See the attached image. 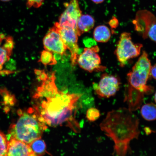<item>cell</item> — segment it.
Masks as SVG:
<instances>
[{"label": "cell", "mask_w": 156, "mask_h": 156, "mask_svg": "<svg viewBox=\"0 0 156 156\" xmlns=\"http://www.w3.org/2000/svg\"><path fill=\"white\" fill-rule=\"evenodd\" d=\"M139 126L137 117L126 108L109 112L100 125L102 131L114 142L116 156H126L130 151V142L139 136Z\"/></svg>", "instance_id": "cell-1"}, {"label": "cell", "mask_w": 156, "mask_h": 156, "mask_svg": "<svg viewBox=\"0 0 156 156\" xmlns=\"http://www.w3.org/2000/svg\"><path fill=\"white\" fill-rule=\"evenodd\" d=\"M81 96L80 94L64 93L59 91L53 97L42 99L34 108L47 125L55 127L64 124L75 132L80 130L75 118V104Z\"/></svg>", "instance_id": "cell-2"}, {"label": "cell", "mask_w": 156, "mask_h": 156, "mask_svg": "<svg viewBox=\"0 0 156 156\" xmlns=\"http://www.w3.org/2000/svg\"><path fill=\"white\" fill-rule=\"evenodd\" d=\"M19 118L15 123L10 127L9 139H15L27 144L41 138L47 125L34 108L26 112L20 110Z\"/></svg>", "instance_id": "cell-3"}, {"label": "cell", "mask_w": 156, "mask_h": 156, "mask_svg": "<svg viewBox=\"0 0 156 156\" xmlns=\"http://www.w3.org/2000/svg\"><path fill=\"white\" fill-rule=\"evenodd\" d=\"M151 66L147 52L143 51L142 55L127 74L130 86L144 94H150L153 92L154 88L147 85L151 75Z\"/></svg>", "instance_id": "cell-4"}, {"label": "cell", "mask_w": 156, "mask_h": 156, "mask_svg": "<svg viewBox=\"0 0 156 156\" xmlns=\"http://www.w3.org/2000/svg\"><path fill=\"white\" fill-rule=\"evenodd\" d=\"M142 46V44H135L132 41L130 33H122L115 51L121 67H124L129 60L139 56Z\"/></svg>", "instance_id": "cell-5"}, {"label": "cell", "mask_w": 156, "mask_h": 156, "mask_svg": "<svg viewBox=\"0 0 156 156\" xmlns=\"http://www.w3.org/2000/svg\"><path fill=\"white\" fill-rule=\"evenodd\" d=\"M99 51L97 46L85 48L83 52L78 56L77 63L82 69L89 73L104 71L106 67L101 65Z\"/></svg>", "instance_id": "cell-6"}, {"label": "cell", "mask_w": 156, "mask_h": 156, "mask_svg": "<svg viewBox=\"0 0 156 156\" xmlns=\"http://www.w3.org/2000/svg\"><path fill=\"white\" fill-rule=\"evenodd\" d=\"M120 85V81L118 77L104 73L101 76L98 83L94 84L93 87L99 96L109 98L116 94Z\"/></svg>", "instance_id": "cell-7"}, {"label": "cell", "mask_w": 156, "mask_h": 156, "mask_svg": "<svg viewBox=\"0 0 156 156\" xmlns=\"http://www.w3.org/2000/svg\"><path fill=\"white\" fill-rule=\"evenodd\" d=\"M58 28L60 36L67 49L71 53V62L72 66H75L77 63L78 52L79 50L77 42L78 36L76 31L69 27H60L58 22L54 24Z\"/></svg>", "instance_id": "cell-8"}, {"label": "cell", "mask_w": 156, "mask_h": 156, "mask_svg": "<svg viewBox=\"0 0 156 156\" xmlns=\"http://www.w3.org/2000/svg\"><path fill=\"white\" fill-rule=\"evenodd\" d=\"M66 9L60 15L58 25L60 27H69L73 28L77 33L78 20L82 15L78 0H71L65 5Z\"/></svg>", "instance_id": "cell-9"}, {"label": "cell", "mask_w": 156, "mask_h": 156, "mask_svg": "<svg viewBox=\"0 0 156 156\" xmlns=\"http://www.w3.org/2000/svg\"><path fill=\"white\" fill-rule=\"evenodd\" d=\"M43 42L44 50L52 53L63 55L67 49L57 27L55 24L49 29L47 34L44 37Z\"/></svg>", "instance_id": "cell-10"}, {"label": "cell", "mask_w": 156, "mask_h": 156, "mask_svg": "<svg viewBox=\"0 0 156 156\" xmlns=\"http://www.w3.org/2000/svg\"><path fill=\"white\" fill-rule=\"evenodd\" d=\"M134 29L144 39L148 37V31L152 25L156 23V17L151 11L146 9L138 11L135 19L133 21Z\"/></svg>", "instance_id": "cell-11"}, {"label": "cell", "mask_w": 156, "mask_h": 156, "mask_svg": "<svg viewBox=\"0 0 156 156\" xmlns=\"http://www.w3.org/2000/svg\"><path fill=\"white\" fill-rule=\"evenodd\" d=\"M55 73H53L47 80L43 81L42 84L38 88L34 96V98L37 99L46 98L55 96L59 91L55 83Z\"/></svg>", "instance_id": "cell-12"}, {"label": "cell", "mask_w": 156, "mask_h": 156, "mask_svg": "<svg viewBox=\"0 0 156 156\" xmlns=\"http://www.w3.org/2000/svg\"><path fill=\"white\" fill-rule=\"evenodd\" d=\"M8 156H34L29 144L15 139L8 141Z\"/></svg>", "instance_id": "cell-13"}, {"label": "cell", "mask_w": 156, "mask_h": 156, "mask_svg": "<svg viewBox=\"0 0 156 156\" xmlns=\"http://www.w3.org/2000/svg\"><path fill=\"white\" fill-rule=\"evenodd\" d=\"M144 94L132 87H129L124 101L128 105V108L133 112L141 107L143 102Z\"/></svg>", "instance_id": "cell-14"}, {"label": "cell", "mask_w": 156, "mask_h": 156, "mask_svg": "<svg viewBox=\"0 0 156 156\" xmlns=\"http://www.w3.org/2000/svg\"><path fill=\"white\" fill-rule=\"evenodd\" d=\"M95 20L91 16L82 15L77 21V34L78 36L89 32L94 27Z\"/></svg>", "instance_id": "cell-15"}, {"label": "cell", "mask_w": 156, "mask_h": 156, "mask_svg": "<svg viewBox=\"0 0 156 156\" xmlns=\"http://www.w3.org/2000/svg\"><path fill=\"white\" fill-rule=\"evenodd\" d=\"M93 37L97 42H107L110 40L111 37L110 29L106 25H99L97 27L94 31Z\"/></svg>", "instance_id": "cell-16"}, {"label": "cell", "mask_w": 156, "mask_h": 156, "mask_svg": "<svg viewBox=\"0 0 156 156\" xmlns=\"http://www.w3.org/2000/svg\"><path fill=\"white\" fill-rule=\"evenodd\" d=\"M142 116L147 121L156 120V105L153 103H148L143 105L141 109Z\"/></svg>", "instance_id": "cell-17"}, {"label": "cell", "mask_w": 156, "mask_h": 156, "mask_svg": "<svg viewBox=\"0 0 156 156\" xmlns=\"http://www.w3.org/2000/svg\"><path fill=\"white\" fill-rule=\"evenodd\" d=\"M29 145L34 156H44L46 152V144L41 138L35 140Z\"/></svg>", "instance_id": "cell-18"}, {"label": "cell", "mask_w": 156, "mask_h": 156, "mask_svg": "<svg viewBox=\"0 0 156 156\" xmlns=\"http://www.w3.org/2000/svg\"><path fill=\"white\" fill-rule=\"evenodd\" d=\"M39 61L45 66L53 65L57 63L52 53L45 50L41 52V57Z\"/></svg>", "instance_id": "cell-19"}, {"label": "cell", "mask_w": 156, "mask_h": 156, "mask_svg": "<svg viewBox=\"0 0 156 156\" xmlns=\"http://www.w3.org/2000/svg\"><path fill=\"white\" fill-rule=\"evenodd\" d=\"M8 140L4 134L0 131V156H8Z\"/></svg>", "instance_id": "cell-20"}, {"label": "cell", "mask_w": 156, "mask_h": 156, "mask_svg": "<svg viewBox=\"0 0 156 156\" xmlns=\"http://www.w3.org/2000/svg\"><path fill=\"white\" fill-rule=\"evenodd\" d=\"M100 116V112L97 108H89L87 111V118L90 122L95 121L99 118Z\"/></svg>", "instance_id": "cell-21"}, {"label": "cell", "mask_w": 156, "mask_h": 156, "mask_svg": "<svg viewBox=\"0 0 156 156\" xmlns=\"http://www.w3.org/2000/svg\"><path fill=\"white\" fill-rule=\"evenodd\" d=\"M11 55L2 47H0V71L5 64L9 61Z\"/></svg>", "instance_id": "cell-22"}, {"label": "cell", "mask_w": 156, "mask_h": 156, "mask_svg": "<svg viewBox=\"0 0 156 156\" xmlns=\"http://www.w3.org/2000/svg\"><path fill=\"white\" fill-rule=\"evenodd\" d=\"M3 41H5V42L2 47L11 55L14 46V42L13 38L10 36L5 37Z\"/></svg>", "instance_id": "cell-23"}, {"label": "cell", "mask_w": 156, "mask_h": 156, "mask_svg": "<svg viewBox=\"0 0 156 156\" xmlns=\"http://www.w3.org/2000/svg\"><path fill=\"white\" fill-rule=\"evenodd\" d=\"M0 94L3 97L5 102L12 103L14 102L15 96L11 94L5 88L0 89Z\"/></svg>", "instance_id": "cell-24"}, {"label": "cell", "mask_w": 156, "mask_h": 156, "mask_svg": "<svg viewBox=\"0 0 156 156\" xmlns=\"http://www.w3.org/2000/svg\"><path fill=\"white\" fill-rule=\"evenodd\" d=\"M26 6L28 9L34 7L39 8L42 5L44 0H26Z\"/></svg>", "instance_id": "cell-25"}, {"label": "cell", "mask_w": 156, "mask_h": 156, "mask_svg": "<svg viewBox=\"0 0 156 156\" xmlns=\"http://www.w3.org/2000/svg\"><path fill=\"white\" fill-rule=\"evenodd\" d=\"M147 36L151 40L156 42V23L152 25L148 31Z\"/></svg>", "instance_id": "cell-26"}, {"label": "cell", "mask_w": 156, "mask_h": 156, "mask_svg": "<svg viewBox=\"0 0 156 156\" xmlns=\"http://www.w3.org/2000/svg\"><path fill=\"white\" fill-rule=\"evenodd\" d=\"M108 24L111 28L113 29H116L119 26V21L116 17L113 16L112 19L109 21Z\"/></svg>", "instance_id": "cell-27"}, {"label": "cell", "mask_w": 156, "mask_h": 156, "mask_svg": "<svg viewBox=\"0 0 156 156\" xmlns=\"http://www.w3.org/2000/svg\"><path fill=\"white\" fill-rule=\"evenodd\" d=\"M38 79L42 81H46L48 79V76L45 72L44 70H42V73L40 74V75L38 76Z\"/></svg>", "instance_id": "cell-28"}, {"label": "cell", "mask_w": 156, "mask_h": 156, "mask_svg": "<svg viewBox=\"0 0 156 156\" xmlns=\"http://www.w3.org/2000/svg\"><path fill=\"white\" fill-rule=\"evenodd\" d=\"M151 75L154 79L156 80V64L151 67Z\"/></svg>", "instance_id": "cell-29"}, {"label": "cell", "mask_w": 156, "mask_h": 156, "mask_svg": "<svg viewBox=\"0 0 156 156\" xmlns=\"http://www.w3.org/2000/svg\"><path fill=\"white\" fill-rule=\"evenodd\" d=\"M5 37V35L3 34H0V44H1L3 41L4 40Z\"/></svg>", "instance_id": "cell-30"}, {"label": "cell", "mask_w": 156, "mask_h": 156, "mask_svg": "<svg viewBox=\"0 0 156 156\" xmlns=\"http://www.w3.org/2000/svg\"><path fill=\"white\" fill-rule=\"evenodd\" d=\"M93 3L95 4H100L103 2L105 1V0H91Z\"/></svg>", "instance_id": "cell-31"}, {"label": "cell", "mask_w": 156, "mask_h": 156, "mask_svg": "<svg viewBox=\"0 0 156 156\" xmlns=\"http://www.w3.org/2000/svg\"><path fill=\"white\" fill-rule=\"evenodd\" d=\"M154 101L156 104V91L154 94Z\"/></svg>", "instance_id": "cell-32"}, {"label": "cell", "mask_w": 156, "mask_h": 156, "mask_svg": "<svg viewBox=\"0 0 156 156\" xmlns=\"http://www.w3.org/2000/svg\"><path fill=\"white\" fill-rule=\"evenodd\" d=\"M0 1L3 2H8L11 1V0H0Z\"/></svg>", "instance_id": "cell-33"}]
</instances>
